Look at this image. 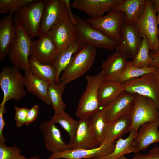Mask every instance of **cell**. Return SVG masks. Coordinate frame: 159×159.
<instances>
[{"label": "cell", "mask_w": 159, "mask_h": 159, "mask_svg": "<svg viewBox=\"0 0 159 159\" xmlns=\"http://www.w3.org/2000/svg\"><path fill=\"white\" fill-rule=\"evenodd\" d=\"M46 148L51 154L70 150L69 144L63 140L61 131L51 120L43 122L39 127Z\"/></svg>", "instance_id": "2e32d148"}, {"label": "cell", "mask_w": 159, "mask_h": 159, "mask_svg": "<svg viewBox=\"0 0 159 159\" xmlns=\"http://www.w3.org/2000/svg\"><path fill=\"white\" fill-rule=\"evenodd\" d=\"M34 0H0V13L17 12Z\"/></svg>", "instance_id": "e575fe53"}, {"label": "cell", "mask_w": 159, "mask_h": 159, "mask_svg": "<svg viewBox=\"0 0 159 159\" xmlns=\"http://www.w3.org/2000/svg\"><path fill=\"white\" fill-rule=\"evenodd\" d=\"M159 120L149 122L140 127L134 140L135 153L146 149L150 145L159 142Z\"/></svg>", "instance_id": "ffe728a7"}, {"label": "cell", "mask_w": 159, "mask_h": 159, "mask_svg": "<svg viewBox=\"0 0 159 159\" xmlns=\"http://www.w3.org/2000/svg\"><path fill=\"white\" fill-rule=\"evenodd\" d=\"M153 0H146L144 11L136 24L140 37L146 38L150 50L157 52L159 45L158 24Z\"/></svg>", "instance_id": "8992f818"}, {"label": "cell", "mask_w": 159, "mask_h": 159, "mask_svg": "<svg viewBox=\"0 0 159 159\" xmlns=\"http://www.w3.org/2000/svg\"><path fill=\"white\" fill-rule=\"evenodd\" d=\"M122 0H75L71 3V7L82 11L91 19L103 16L120 3Z\"/></svg>", "instance_id": "ac0fdd59"}, {"label": "cell", "mask_w": 159, "mask_h": 159, "mask_svg": "<svg viewBox=\"0 0 159 159\" xmlns=\"http://www.w3.org/2000/svg\"><path fill=\"white\" fill-rule=\"evenodd\" d=\"M13 14L10 13L0 21V61L8 55L10 47L16 36Z\"/></svg>", "instance_id": "7402d4cb"}, {"label": "cell", "mask_w": 159, "mask_h": 159, "mask_svg": "<svg viewBox=\"0 0 159 159\" xmlns=\"http://www.w3.org/2000/svg\"><path fill=\"white\" fill-rule=\"evenodd\" d=\"M156 68L154 74L156 80L159 84V67Z\"/></svg>", "instance_id": "7bdbcfd3"}, {"label": "cell", "mask_w": 159, "mask_h": 159, "mask_svg": "<svg viewBox=\"0 0 159 159\" xmlns=\"http://www.w3.org/2000/svg\"><path fill=\"white\" fill-rule=\"evenodd\" d=\"M157 19L158 24H159V11L158 12L157 14Z\"/></svg>", "instance_id": "bcb514c9"}, {"label": "cell", "mask_w": 159, "mask_h": 159, "mask_svg": "<svg viewBox=\"0 0 159 159\" xmlns=\"http://www.w3.org/2000/svg\"><path fill=\"white\" fill-rule=\"evenodd\" d=\"M0 86L3 94L0 105H5L10 100H19L25 97L24 75L14 67L4 66L0 73Z\"/></svg>", "instance_id": "3957f363"}, {"label": "cell", "mask_w": 159, "mask_h": 159, "mask_svg": "<svg viewBox=\"0 0 159 159\" xmlns=\"http://www.w3.org/2000/svg\"><path fill=\"white\" fill-rule=\"evenodd\" d=\"M124 91L122 83L118 81L103 80L98 90V98L101 108L115 100Z\"/></svg>", "instance_id": "d4e9b609"}, {"label": "cell", "mask_w": 159, "mask_h": 159, "mask_svg": "<svg viewBox=\"0 0 159 159\" xmlns=\"http://www.w3.org/2000/svg\"><path fill=\"white\" fill-rule=\"evenodd\" d=\"M115 145V144H108L103 143L101 145L95 148L69 150L51 154L47 159H92L110 154L114 149Z\"/></svg>", "instance_id": "e0dca14e"}, {"label": "cell", "mask_w": 159, "mask_h": 159, "mask_svg": "<svg viewBox=\"0 0 159 159\" xmlns=\"http://www.w3.org/2000/svg\"><path fill=\"white\" fill-rule=\"evenodd\" d=\"M154 9L156 13L159 11V0H153Z\"/></svg>", "instance_id": "b9f144b4"}, {"label": "cell", "mask_w": 159, "mask_h": 159, "mask_svg": "<svg viewBox=\"0 0 159 159\" xmlns=\"http://www.w3.org/2000/svg\"><path fill=\"white\" fill-rule=\"evenodd\" d=\"M150 48L149 42L145 37L142 38L141 42L134 58L131 61L133 65L139 67H149L152 59L149 53Z\"/></svg>", "instance_id": "836d02e7"}, {"label": "cell", "mask_w": 159, "mask_h": 159, "mask_svg": "<svg viewBox=\"0 0 159 159\" xmlns=\"http://www.w3.org/2000/svg\"><path fill=\"white\" fill-rule=\"evenodd\" d=\"M96 51V48L85 44L74 54L63 71L60 81L66 85L82 76L92 66L95 59Z\"/></svg>", "instance_id": "277c9868"}, {"label": "cell", "mask_w": 159, "mask_h": 159, "mask_svg": "<svg viewBox=\"0 0 159 159\" xmlns=\"http://www.w3.org/2000/svg\"><path fill=\"white\" fill-rule=\"evenodd\" d=\"M51 120L55 124H59L68 133L70 137L69 142L73 140L78 125V121L72 117L65 111L54 115L51 118Z\"/></svg>", "instance_id": "1f68e13d"}, {"label": "cell", "mask_w": 159, "mask_h": 159, "mask_svg": "<svg viewBox=\"0 0 159 159\" xmlns=\"http://www.w3.org/2000/svg\"><path fill=\"white\" fill-rule=\"evenodd\" d=\"M4 105H0V142L3 143H5L6 141L3 134V130L6 125L4 118V114L6 112Z\"/></svg>", "instance_id": "ab89813d"}, {"label": "cell", "mask_w": 159, "mask_h": 159, "mask_svg": "<svg viewBox=\"0 0 159 159\" xmlns=\"http://www.w3.org/2000/svg\"><path fill=\"white\" fill-rule=\"evenodd\" d=\"M124 14L121 11L112 9L105 16L85 20L111 39L119 43Z\"/></svg>", "instance_id": "30bf717a"}, {"label": "cell", "mask_w": 159, "mask_h": 159, "mask_svg": "<svg viewBox=\"0 0 159 159\" xmlns=\"http://www.w3.org/2000/svg\"><path fill=\"white\" fill-rule=\"evenodd\" d=\"M132 159H159V147L158 146L154 147L146 154H136Z\"/></svg>", "instance_id": "74e56055"}, {"label": "cell", "mask_w": 159, "mask_h": 159, "mask_svg": "<svg viewBox=\"0 0 159 159\" xmlns=\"http://www.w3.org/2000/svg\"><path fill=\"white\" fill-rule=\"evenodd\" d=\"M117 159H129L127 158L126 157H125V155L122 156L121 157H120V158H119Z\"/></svg>", "instance_id": "f6af8a7d"}, {"label": "cell", "mask_w": 159, "mask_h": 159, "mask_svg": "<svg viewBox=\"0 0 159 159\" xmlns=\"http://www.w3.org/2000/svg\"><path fill=\"white\" fill-rule=\"evenodd\" d=\"M16 36L8 54L11 63L19 69L30 72L29 59L32 41L31 38L21 24L18 18H14Z\"/></svg>", "instance_id": "6da1fadb"}, {"label": "cell", "mask_w": 159, "mask_h": 159, "mask_svg": "<svg viewBox=\"0 0 159 159\" xmlns=\"http://www.w3.org/2000/svg\"><path fill=\"white\" fill-rule=\"evenodd\" d=\"M21 150L17 146H8L5 143L0 142V159H19Z\"/></svg>", "instance_id": "d590c367"}, {"label": "cell", "mask_w": 159, "mask_h": 159, "mask_svg": "<svg viewBox=\"0 0 159 159\" xmlns=\"http://www.w3.org/2000/svg\"><path fill=\"white\" fill-rule=\"evenodd\" d=\"M77 39L85 44L110 51L116 49L119 43L112 40L92 26L78 16H75Z\"/></svg>", "instance_id": "5b68a950"}, {"label": "cell", "mask_w": 159, "mask_h": 159, "mask_svg": "<svg viewBox=\"0 0 159 159\" xmlns=\"http://www.w3.org/2000/svg\"><path fill=\"white\" fill-rule=\"evenodd\" d=\"M138 131L135 129L131 130L129 131V135L126 138H121L118 139L115 142L114 149L110 154L92 159H117L126 154L135 153L134 140Z\"/></svg>", "instance_id": "83f0119b"}, {"label": "cell", "mask_w": 159, "mask_h": 159, "mask_svg": "<svg viewBox=\"0 0 159 159\" xmlns=\"http://www.w3.org/2000/svg\"><path fill=\"white\" fill-rule=\"evenodd\" d=\"M29 62L30 71L33 75L49 83L57 82L56 72L53 64L42 63L31 57Z\"/></svg>", "instance_id": "f1b7e54d"}, {"label": "cell", "mask_w": 159, "mask_h": 159, "mask_svg": "<svg viewBox=\"0 0 159 159\" xmlns=\"http://www.w3.org/2000/svg\"><path fill=\"white\" fill-rule=\"evenodd\" d=\"M44 5V0H34L15 13L31 38L39 36Z\"/></svg>", "instance_id": "52a82bcc"}, {"label": "cell", "mask_w": 159, "mask_h": 159, "mask_svg": "<svg viewBox=\"0 0 159 159\" xmlns=\"http://www.w3.org/2000/svg\"><path fill=\"white\" fill-rule=\"evenodd\" d=\"M39 110V107L37 105H34L29 109L25 124L26 126L29 125L35 120L38 116Z\"/></svg>", "instance_id": "f35d334b"}, {"label": "cell", "mask_w": 159, "mask_h": 159, "mask_svg": "<svg viewBox=\"0 0 159 159\" xmlns=\"http://www.w3.org/2000/svg\"><path fill=\"white\" fill-rule=\"evenodd\" d=\"M91 117L80 119L75 133L72 140L68 143L70 150L90 149L98 146L91 127Z\"/></svg>", "instance_id": "d6986e66"}, {"label": "cell", "mask_w": 159, "mask_h": 159, "mask_svg": "<svg viewBox=\"0 0 159 159\" xmlns=\"http://www.w3.org/2000/svg\"><path fill=\"white\" fill-rule=\"evenodd\" d=\"M44 1V8L39 36L47 34L68 12L65 0H45Z\"/></svg>", "instance_id": "5bb4252c"}, {"label": "cell", "mask_w": 159, "mask_h": 159, "mask_svg": "<svg viewBox=\"0 0 159 159\" xmlns=\"http://www.w3.org/2000/svg\"><path fill=\"white\" fill-rule=\"evenodd\" d=\"M86 89L79 100L75 116L79 119L91 117L100 111L101 107L98 98V90L104 76L102 71L98 74L91 76L87 75Z\"/></svg>", "instance_id": "7a4b0ae2"}, {"label": "cell", "mask_w": 159, "mask_h": 159, "mask_svg": "<svg viewBox=\"0 0 159 159\" xmlns=\"http://www.w3.org/2000/svg\"><path fill=\"white\" fill-rule=\"evenodd\" d=\"M19 159H41L38 156H35L30 158H26L25 156L21 155Z\"/></svg>", "instance_id": "ee69618b"}, {"label": "cell", "mask_w": 159, "mask_h": 159, "mask_svg": "<svg viewBox=\"0 0 159 159\" xmlns=\"http://www.w3.org/2000/svg\"><path fill=\"white\" fill-rule=\"evenodd\" d=\"M24 85L28 92L34 95L47 105L51 104L48 94L49 83L33 75L30 72H24Z\"/></svg>", "instance_id": "cb8c5ba5"}, {"label": "cell", "mask_w": 159, "mask_h": 159, "mask_svg": "<svg viewBox=\"0 0 159 159\" xmlns=\"http://www.w3.org/2000/svg\"><path fill=\"white\" fill-rule=\"evenodd\" d=\"M47 34L59 52L77 39L76 27L71 19L68 11Z\"/></svg>", "instance_id": "8fae6325"}, {"label": "cell", "mask_w": 159, "mask_h": 159, "mask_svg": "<svg viewBox=\"0 0 159 159\" xmlns=\"http://www.w3.org/2000/svg\"><path fill=\"white\" fill-rule=\"evenodd\" d=\"M85 45L83 43L77 39L59 52L53 64L56 72L57 82H60L61 73L69 65L74 54Z\"/></svg>", "instance_id": "484cf974"}, {"label": "cell", "mask_w": 159, "mask_h": 159, "mask_svg": "<svg viewBox=\"0 0 159 159\" xmlns=\"http://www.w3.org/2000/svg\"><path fill=\"white\" fill-rule=\"evenodd\" d=\"M157 52H159V45L158 47V50Z\"/></svg>", "instance_id": "7dc6e473"}, {"label": "cell", "mask_w": 159, "mask_h": 159, "mask_svg": "<svg viewBox=\"0 0 159 159\" xmlns=\"http://www.w3.org/2000/svg\"><path fill=\"white\" fill-rule=\"evenodd\" d=\"M127 57L116 50L103 61L101 67L104 80L118 81L128 62Z\"/></svg>", "instance_id": "44dd1931"}, {"label": "cell", "mask_w": 159, "mask_h": 159, "mask_svg": "<svg viewBox=\"0 0 159 159\" xmlns=\"http://www.w3.org/2000/svg\"><path fill=\"white\" fill-rule=\"evenodd\" d=\"M120 34V42L116 49L120 51L128 59L132 60L136 54L142 40L136 24L127 23L123 19Z\"/></svg>", "instance_id": "7c38bea8"}, {"label": "cell", "mask_w": 159, "mask_h": 159, "mask_svg": "<svg viewBox=\"0 0 159 159\" xmlns=\"http://www.w3.org/2000/svg\"><path fill=\"white\" fill-rule=\"evenodd\" d=\"M158 37H159V29L158 32Z\"/></svg>", "instance_id": "c3c4849f"}, {"label": "cell", "mask_w": 159, "mask_h": 159, "mask_svg": "<svg viewBox=\"0 0 159 159\" xmlns=\"http://www.w3.org/2000/svg\"><path fill=\"white\" fill-rule=\"evenodd\" d=\"M32 41L30 57L44 64H53L59 52L48 34Z\"/></svg>", "instance_id": "9a60e30c"}, {"label": "cell", "mask_w": 159, "mask_h": 159, "mask_svg": "<svg viewBox=\"0 0 159 159\" xmlns=\"http://www.w3.org/2000/svg\"><path fill=\"white\" fill-rule=\"evenodd\" d=\"M65 86L61 82L49 84L48 94L54 113L64 111L66 105L63 100L62 95Z\"/></svg>", "instance_id": "f546056e"}, {"label": "cell", "mask_w": 159, "mask_h": 159, "mask_svg": "<svg viewBox=\"0 0 159 159\" xmlns=\"http://www.w3.org/2000/svg\"><path fill=\"white\" fill-rule=\"evenodd\" d=\"M92 130L99 146L102 144L105 138L106 129L108 123L101 110L91 117Z\"/></svg>", "instance_id": "4dcf8cb0"}, {"label": "cell", "mask_w": 159, "mask_h": 159, "mask_svg": "<svg viewBox=\"0 0 159 159\" xmlns=\"http://www.w3.org/2000/svg\"><path fill=\"white\" fill-rule=\"evenodd\" d=\"M156 68L151 67L144 68L138 67L133 65L131 61H128L118 81L122 83L147 74L155 73Z\"/></svg>", "instance_id": "d6a6232c"}, {"label": "cell", "mask_w": 159, "mask_h": 159, "mask_svg": "<svg viewBox=\"0 0 159 159\" xmlns=\"http://www.w3.org/2000/svg\"><path fill=\"white\" fill-rule=\"evenodd\" d=\"M122 84L125 91L152 99L159 110V84L154 73L145 74Z\"/></svg>", "instance_id": "9c48e42d"}, {"label": "cell", "mask_w": 159, "mask_h": 159, "mask_svg": "<svg viewBox=\"0 0 159 159\" xmlns=\"http://www.w3.org/2000/svg\"><path fill=\"white\" fill-rule=\"evenodd\" d=\"M149 54L152 59V61L149 67L155 68L159 67V52L151 51Z\"/></svg>", "instance_id": "60d3db41"}, {"label": "cell", "mask_w": 159, "mask_h": 159, "mask_svg": "<svg viewBox=\"0 0 159 159\" xmlns=\"http://www.w3.org/2000/svg\"><path fill=\"white\" fill-rule=\"evenodd\" d=\"M146 1V0H122L112 9L121 11L125 14L123 18L125 21L136 24L143 13Z\"/></svg>", "instance_id": "603a6c76"}, {"label": "cell", "mask_w": 159, "mask_h": 159, "mask_svg": "<svg viewBox=\"0 0 159 159\" xmlns=\"http://www.w3.org/2000/svg\"><path fill=\"white\" fill-rule=\"evenodd\" d=\"M132 123L130 116H124L108 124L103 143L115 144L116 140L128 132Z\"/></svg>", "instance_id": "4316f807"}, {"label": "cell", "mask_w": 159, "mask_h": 159, "mask_svg": "<svg viewBox=\"0 0 159 159\" xmlns=\"http://www.w3.org/2000/svg\"><path fill=\"white\" fill-rule=\"evenodd\" d=\"M16 125L19 127L25 124L29 109L26 107H19L14 106Z\"/></svg>", "instance_id": "8d00e7d4"}, {"label": "cell", "mask_w": 159, "mask_h": 159, "mask_svg": "<svg viewBox=\"0 0 159 159\" xmlns=\"http://www.w3.org/2000/svg\"><path fill=\"white\" fill-rule=\"evenodd\" d=\"M132 123L128 132L138 130L142 124L159 120V110L155 102L149 97L136 95L131 114Z\"/></svg>", "instance_id": "ba28073f"}, {"label": "cell", "mask_w": 159, "mask_h": 159, "mask_svg": "<svg viewBox=\"0 0 159 159\" xmlns=\"http://www.w3.org/2000/svg\"><path fill=\"white\" fill-rule=\"evenodd\" d=\"M135 95L124 91L115 100L101 109L108 124L123 116L131 115Z\"/></svg>", "instance_id": "4fadbf2b"}]
</instances>
